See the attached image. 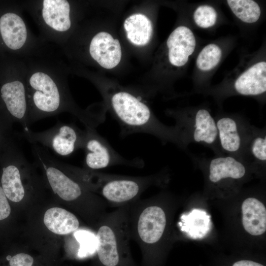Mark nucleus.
<instances>
[{"instance_id":"f257e3e1","label":"nucleus","mask_w":266,"mask_h":266,"mask_svg":"<svg viewBox=\"0 0 266 266\" xmlns=\"http://www.w3.org/2000/svg\"><path fill=\"white\" fill-rule=\"evenodd\" d=\"M25 75L30 125L64 112L74 115L85 128L95 129L104 121L75 104L59 67L44 62L28 63Z\"/></svg>"},{"instance_id":"f03ea898","label":"nucleus","mask_w":266,"mask_h":266,"mask_svg":"<svg viewBox=\"0 0 266 266\" xmlns=\"http://www.w3.org/2000/svg\"><path fill=\"white\" fill-rule=\"evenodd\" d=\"M86 189L99 193L108 206L119 207L140 199L156 181L154 175L127 176L94 171L63 164Z\"/></svg>"},{"instance_id":"7ed1b4c3","label":"nucleus","mask_w":266,"mask_h":266,"mask_svg":"<svg viewBox=\"0 0 266 266\" xmlns=\"http://www.w3.org/2000/svg\"><path fill=\"white\" fill-rule=\"evenodd\" d=\"M112 113L120 127L121 136L134 133H147L165 140L176 141V133L157 120L140 96L117 91L108 95Z\"/></svg>"},{"instance_id":"20e7f679","label":"nucleus","mask_w":266,"mask_h":266,"mask_svg":"<svg viewBox=\"0 0 266 266\" xmlns=\"http://www.w3.org/2000/svg\"><path fill=\"white\" fill-rule=\"evenodd\" d=\"M129 204L106 212L97 224L96 250L103 266H119L129 255Z\"/></svg>"},{"instance_id":"39448f33","label":"nucleus","mask_w":266,"mask_h":266,"mask_svg":"<svg viewBox=\"0 0 266 266\" xmlns=\"http://www.w3.org/2000/svg\"><path fill=\"white\" fill-rule=\"evenodd\" d=\"M130 236L145 255L151 252L162 240L167 218L164 208L151 198L138 199L129 204Z\"/></svg>"},{"instance_id":"423d86ee","label":"nucleus","mask_w":266,"mask_h":266,"mask_svg":"<svg viewBox=\"0 0 266 266\" xmlns=\"http://www.w3.org/2000/svg\"><path fill=\"white\" fill-rule=\"evenodd\" d=\"M27 6L44 34L49 39L62 43V39L72 26L69 1L38 0L30 2Z\"/></svg>"},{"instance_id":"0eeeda50","label":"nucleus","mask_w":266,"mask_h":266,"mask_svg":"<svg viewBox=\"0 0 266 266\" xmlns=\"http://www.w3.org/2000/svg\"><path fill=\"white\" fill-rule=\"evenodd\" d=\"M84 134V130H81L75 124L58 120L47 130L34 132L29 129L23 131L21 135L33 145L40 144L58 155L66 157L82 149Z\"/></svg>"},{"instance_id":"6e6552de","label":"nucleus","mask_w":266,"mask_h":266,"mask_svg":"<svg viewBox=\"0 0 266 266\" xmlns=\"http://www.w3.org/2000/svg\"><path fill=\"white\" fill-rule=\"evenodd\" d=\"M82 149L85 152V168L97 170L115 165L142 168L144 162L136 157L127 159L120 155L95 129L85 128Z\"/></svg>"},{"instance_id":"1a4fd4ad","label":"nucleus","mask_w":266,"mask_h":266,"mask_svg":"<svg viewBox=\"0 0 266 266\" xmlns=\"http://www.w3.org/2000/svg\"><path fill=\"white\" fill-rule=\"evenodd\" d=\"M0 96L8 114L21 125L23 131L30 129L25 62L21 61L15 77L2 84Z\"/></svg>"},{"instance_id":"9d476101","label":"nucleus","mask_w":266,"mask_h":266,"mask_svg":"<svg viewBox=\"0 0 266 266\" xmlns=\"http://www.w3.org/2000/svg\"><path fill=\"white\" fill-rule=\"evenodd\" d=\"M9 156V163L2 169L1 187L8 199L18 202L23 199L26 194L23 178L29 162L16 148H13Z\"/></svg>"},{"instance_id":"9b49d317","label":"nucleus","mask_w":266,"mask_h":266,"mask_svg":"<svg viewBox=\"0 0 266 266\" xmlns=\"http://www.w3.org/2000/svg\"><path fill=\"white\" fill-rule=\"evenodd\" d=\"M91 57L101 67L112 69L121 61L122 51L118 39H114L108 33L100 32L91 39L89 46Z\"/></svg>"},{"instance_id":"f8f14e48","label":"nucleus","mask_w":266,"mask_h":266,"mask_svg":"<svg viewBox=\"0 0 266 266\" xmlns=\"http://www.w3.org/2000/svg\"><path fill=\"white\" fill-rule=\"evenodd\" d=\"M168 59L175 67L184 66L194 52L196 40L193 32L188 27L179 26L170 34L166 40Z\"/></svg>"},{"instance_id":"ddd939ff","label":"nucleus","mask_w":266,"mask_h":266,"mask_svg":"<svg viewBox=\"0 0 266 266\" xmlns=\"http://www.w3.org/2000/svg\"><path fill=\"white\" fill-rule=\"evenodd\" d=\"M234 87L244 96H258L266 92V62H257L247 68L236 79Z\"/></svg>"},{"instance_id":"4468645a","label":"nucleus","mask_w":266,"mask_h":266,"mask_svg":"<svg viewBox=\"0 0 266 266\" xmlns=\"http://www.w3.org/2000/svg\"><path fill=\"white\" fill-rule=\"evenodd\" d=\"M242 224L253 235H260L266 231V209L264 204L254 198L244 200L241 206Z\"/></svg>"},{"instance_id":"2eb2a0df","label":"nucleus","mask_w":266,"mask_h":266,"mask_svg":"<svg viewBox=\"0 0 266 266\" xmlns=\"http://www.w3.org/2000/svg\"><path fill=\"white\" fill-rule=\"evenodd\" d=\"M209 171L210 181L216 183L224 179H240L244 176L246 169L244 166L237 159L227 156L212 159Z\"/></svg>"},{"instance_id":"dca6fc26","label":"nucleus","mask_w":266,"mask_h":266,"mask_svg":"<svg viewBox=\"0 0 266 266\" xmlns=\"http://www.w3.org/2000/svg\"><path fill=\"white\" fill-rule=\"evenodd\" d=\"M44 223L47 228L58 234H67L77 230L79 222L75 215L59 207H53L45 213Z\"/></svg>"},{"instance_id":"f3484780","label":"nucleus","mask_w":266,"mask_h":266,"mask_svg":"<svg viewBox=\"0 0 266 266\" xmlns=\"http://www.w3.org/2000/svg\"><path fill=\"white\" fill-rule=\"evenodd\" d=\"M124 27L129 40L136 46H144L150 40L153 27L150 20L145 15L136 13L128 17Z\"/></svg>"},{"instance_id":"a211bd4d","label":"nucleus","mask_w":266,"mask_h":266,"mask_svg":"<svg viewBox=\"0 0 266 266\" xmlns=\"http://www.w3.org/2000/svg\"><path fill=\"white\" fill-rule=\"evenodd\" d=\"M210 216L200 209H194L187 214L181 216L179 222L181 230L193 239H200L205 237L211 228Z\"/></svg>"},{"instance_id":"6ab92c4d","label":"nucleus","mask_w":266,"mask_h":266,"mask_svg":"<svg viewBox=\"0 0 266 266\" xmlns=\"http://www.w3.org/2000/svg\"><path fill=\"white\" fill-rule=\"evenodd\" d=\"M193 138L197 142L213 143L218 137V130L214 119L208 110H199L194 120Z\"/></svg>"},{"instance_id":"aec40b11","label":"nucleus","mask_w":266,"mask_h":266,"mask_svg":"<svg viewBox=\"0 0 266 266\" xmlns=\"http://www.w3.org/2000/svg\"><path fill=\"white\" fill-rule=\"evenodd\" d=\"M218 137L222 148L229 153H236L241 146V139L235 121L230 117H223L216 123Z\"/></svg>"},{"instance_id":"412c9836","label":"nucleus","mask_w":266,"mask_h":266,"mask_svg":"<svg viewBox=\"0 0 266 266\" xmlns=\"http://www.w3.org/2000/svg\"><path fill=\"white\" fill-rule=\"evenodd\" d=\"M233 13L242 22L253 23L260 18L261 11L259 4L251 0H228Z\"/></svg>"},{"instance_id":"4be33fe9","label":"nucleus","mask_w":266,"mask_h":266,"mask_svg":"<svg viewBox=\"0 0 266 266\" xmlns=\"http://www.w3.org/2000/svg\"><path fill=\"white\" fill-rule=\"evenodd\" d=\"M222 50L216 44H209L200 52L196 60V65L202 71H209L214 68L220 62Z\"/></svg>"},{"instance_id":"5701e85b","label":"nucleus","mask_w":266,"mask_h":266,"mask_svg":"<svg viewBox=\"0 0 266 266\" xmlns=\"http://www.w3.org/2000/svg\"><path fill=\"white\" fill-rule=\"evenodd\" d=\"M74 237L79 243L78 256L85 258L93 255L96 250V236L86 230L76 231L74 233Z\"/></svg>"},{"instance_id":"b1692460","label":"nucleus","mask_w":266,"mask_h":266,"mask_svg":"<svg viewBox=\"0 0 266 266\" xmlns=\"http://www.w3.org/2000/svg\"><path fill=\"white\" fill-rule=\"evenodd\" d=\"M217 13L211 6L201 5L195 10L193 18L196 25L204 29L212 27L216 23Z\"/></svg>"},{"instance_id":"393cba45","label":"nucleus","mask_w":266,"mask_h":266,"mask_svg":"<svg viewBox=\"0 0 266 266\" xmlns=\"http://www.w3.org/2000/svg\"><path fill=\"white\" fill-rule=\"evenodd\" d=\"M251 152L254 158L259 161L266 160V137L257 136L252 141Z\"/></svg>"},{"instance_id":"a878e982","label":"nucleus","mask_w":266,"mask_h":266,"mask_svg":"<svg viewBox=\"0 0 266 266\" xmlns=\"http://www.w3.org/2000/svg\"><path fill=\"white\" fill-rule=\"evenodd\" d=\"M33 263V257L25 253L16 254L9 260L10 266H32Z\"/></svg>"},{"instance_id":"bb28decb","label":"nucleus","mask_w":266,"mask_h":266,"mask_svg":"<svg viewBox=\"0 0 266 266\" xmlns=\"http://www.w3.org/2000/svg\"><path fill=\"white\" fill-rule=\"evenodd\" d=\"M7 199L0 186V220L6 219L10 214L11 209Z\"/></svg>"},{"instance_id":"cd10ccee","label":"nucleus","mask_w":266,"mask_h":266,"mask_svg":"<svg viewBox=\"0 0 266 266\" xmlns=\"http://www.w3.org/2000/svg\"><path fill=\"white\" fill-rule=\"evenodd\" d=\"M233 266H264L261 264L250 261L240 260L233 264Z\"/></svg>"},{"instance_id":"c85d7f7f","label":"nucleus","mask_w":266,"mask_h":266,"mask_svg":"<svg viewBox=\"0 0 266 266\" xmlns=\"http://www.w3.org/2000/svg\"><path fill=\"white\" fill-rule=\"evenodd\" d=\"M12 257H11L10 256H8L6 258L7 260L9 261L11 259Z\"/></svg>"}]
</instances>
